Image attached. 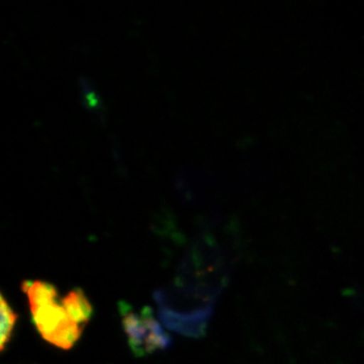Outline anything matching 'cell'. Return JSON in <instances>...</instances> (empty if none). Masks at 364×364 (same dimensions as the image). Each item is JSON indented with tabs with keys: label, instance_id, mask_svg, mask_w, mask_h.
Returning a JSON list of instances; mask_svg holds the SVG:
<instances>
[{
	"label": "cell",
	"instance_id": "6da1fadb",
	"mask_svg": "<svg viewBox=\"0 0 364 364\" xmlns=\"http://www.w3.org/2000/svg\"><path fill=\"white\" fill-rule=\"evenodd\" d=\"M33 324L46 341L61 349H70L80 339L85 327L76 324L59 299L31 308Z\"/></svg>",
	"mask_w": 364,
	"mask_h": 364
},
{
	"label": "cell",
	"instance_id": "7a4b0ae2",
	"mask_svg": "<svg viewBox=\"0 0 364 364\" xmlns=\"http://www.w3.org/2000/svg\"><path fill=\"white\" fill-rule=\"evenodd\" d=\"M123 327L136 355H147L169 347L170 336L155 320L150 309L124 314Z\"/></svg>",
	"mask_w": 364,
	"mask_h": 364
},
{
	"label": "cell",
	"instance_id": "3957f363",
	"mask_svg": "<svg viewBox=\"0 0 364 364\" xmlns=\"http://www.w3.org/2000/svg\"><path fill=\"white\" fill-rule=\"evenodd\" d=\"M62 305L65 308L69 317L76 324L85 327L92 317L93 308L90 299L80 289H75L62 299Z\"/></svg>",
	"mask_w": 364,
	"mask_h": 364
},
{
	"label": "cell",
	"instance_id": "277c9868",
	"mask_svg": "<svg viewBox=\"0 0 364 364\" xmlns=\"http://www.w3.org/2000/svg\"><path fill=\"white\" fill-rule=\"evenodd\" d=\"M18 315L9 306V301L1 296V337H0V349L4 351L6 345L11 341L13 336L14 327H16Z\"/></svg>",
	"mask_w": 364,
	"mask_h": 364
}]
</instances>
